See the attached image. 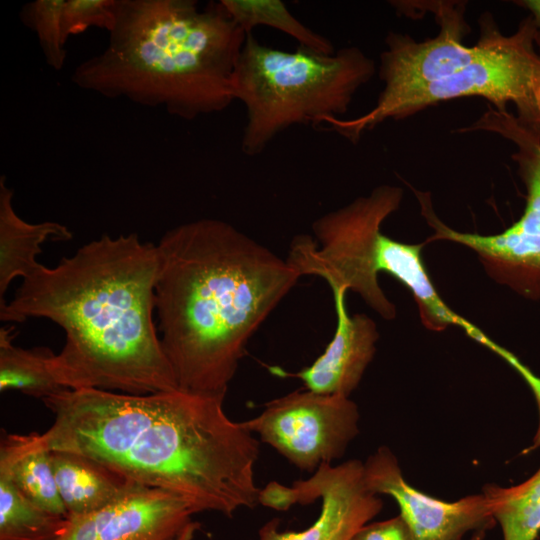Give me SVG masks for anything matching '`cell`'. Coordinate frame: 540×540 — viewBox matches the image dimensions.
I'll use <instances>...</instances> for the list:
<instances>
[{
    "label": "cell",
    "instance_id": "cell-1",
    "mask_svg": "<svg viewBox=\"0 0 540 540\" xmlns=\"http://www.w3.org/2000/svg\"><path fill=\"white\" fill-rule=\"evenodd\" d=\"M53 413L39 434L48 450L92 458L130 480L186 500L195 513L231 517L259 503V443L221 398L180 389L135 395L67 389L42 400Z\"/></svg>",
    "mask_w": 540,
    "mask_h": 540
},
{
    "label": "cell",
    "instance_id": "cell-2",
    "mask_svg": "<svg viewBox=\"0 0 540 540\" xmlns=\"http://www.w3.org/2000/svg\"><path fill=\"white\" fill-rule=\"evenodd\" d=\"M157 244L103 235L22 280L2 321L46 318L65 343L52 367L66 389L143 395L177 390L154 321Z\"/></svg>",
    "mask_w": 540,
    "mask_h": 540
},
{
    "label": "cell",
    "instance_id": "cell-3",
    "mask_svg": "<svg viewBox=\"0 0 540 540\" xmlns=\"http://www.w3.org/2000/svg\"><path fill=\"white\" fill-rule=\"evenodd\" d=\"M157 248L158 332L178 388L224 399L248 341L300 275L219 219L171 228Z\"/></svg>",
    "mask_w": 540,
    "mask_h": 540
},
{
    "label": "cell",
    "instance_id": "cell-4",
    "mask_svg": "<svg viewBox=\"0 0 540 540\" xmlns=\"http://www.w3.org/2000/svg\"><path fill=\"white\" fill-rule=\"evenodd\" d=\"M247 34L219 1L116 0L106 48L71 81L191 121L234 101L232 77Z\"/></svg>",
    "mask_w": 540,
    "mask_h": 540
},
{
    "label": "cell",
    "instance_id": "cell-5",
    "mask_svg": "<svg viewBox=\"0 0 540 540\" xmlns=\"http://www.w3.org/2000/svg\"><path fill=\"white\" fill-rule=\"evenodd\" d=\"M374 73V61L357 47L330 55L301 46L284 51L248 34L232 77L233 98L246 111L242 152L262 153L291 126L340 118Z\"/></svg>",
    "mask_w": 540,
    "mask_h": 540
},
{
    "label": "cell",
    "instance_id": "cell-6",
    "mask_svg": "<svg viewBox=\"0 0 540 540\" xmlns=\"http://www.w3.org/2000/svg\"><path fill=\"white\" fill-rule=\"evenodd\" d=\"M482 23L476 52L460 69L410 91L381 110H369L352 119H332L331 129L356 141L364 131L387 119H402L439 102L479 96L499 112L507 111V104L512 103L518 121L540 133V52L536 51L537 28L532 16L511 35H503L491 19Z\"/></svg>",
    "mask_w": 540,
    "mask_h": 540
},
{
    "label": "cell",
    "instance_id": "cell-7",
    "mask_svg": "<svg viewBox=\"0 0 540 540\" xmlns=\"http://www.w3.org/2000/svg\"><path fill=\"white\" fill-rule=\"evenodd\" d=\"M497 132L517 146L513 158L526 187L522 216L495 235L454 230L436 215L428 192L414 190L421 213L434 234L424 243L445 240L473 250L488 276L518 295L540 300V133L521 124L507 111L490 108L473 127Z\"/></svg>",
    "mask_w": 540,
    "mask_h": 540
},
{
    "label": "cell",
    "instance_id": "cell-8",
    "mask_svg": "<svg viewBox=\"0 0 540 540\" xmlns=\"http://www.w3.org/2000/svg\"><path fill=\"white\" fill-rule=\"evenodd\" d=\"M401 188L381 185L312 223V237L302 239L293 252V264L301 276L316 275L331 290H351L382 318L394 319L395 305L381 289L378 277L365 264L370 242L381 232L384 220L402 201Z\"/></svg>",
    "mask_w": 540,
    "mask_h": 540
},
{
    "label": "cell",
    "instance_id": "cell-9",
    "mask_svg": "<svg viewBox=\"0 0 540 540\" xmlns=\"http://www.w3.org/2000/svg\"><path fill=\"white\" fill-rule=\"evenodd\" d=\"M359 418L349 397L306 389L269 401L242 423L293 465L312 472L343 456L359 433Z\"/></svg>",
    "mask_w": 540,
    "mask_h": 540
},
{
    "label": "cell",
    "instance_id": "cell-10",
    "mask_svg": "<svg viewBox=\"0 0 540 540\" xmlns=\"http://www.w3.org/2000/svg\"><path fill=\"white\" fill-rule=\"evenodd\" d=\"M317 498L321 499L320 515L309 528L281 532L277 522L271 521L260 529L259 540H351L383 507L378 494L368 487L364 463L359 460L323 464L310 478L290 487L272 482L261 490L259 503L286 510Z\"/></svg>",
    "mask_w": 540,
    "mask_h": 540
},
{
    "label": "cell",
    "instance_id": "cell-11",
    "mask_svg": "<svg viewBox=\"0 0 540 540\" xmlns=\"http://www.w3.org/2000/svg\"><path fill=\"white\" fill-rule=\"evenodd\" d=\"M364 474L374 493L389 495L397 502L415 540H462L470 532L487 531L496 524L483 493L447 502L411 486L388 447H379L368 457Z\"/></svg>",
    "mask_w": 540,
    "mask_h": 540
},
{
    "label": "cell",
    "instance_id": "cell-12",
    "mask_svg": "<svg viewBox=\"0 0 540 540\" xmlns=\"http://www.w3.org/2000/svg\"><path fill=\"white\" fill-rule=\"evenodd\" d=\"M193 514L183 498L140 485L100 510L68 517L56 540H178Z\"/></svg>",
    "mask_w": 540,
    "mask_h": 540
},
{
    "label": "cell",
    "instance_id": "cell-13",
    "mask_svg": "<svg viewBox=\"0 0 540 540\" xmlns=\"http://www.w3.org/2000/svg\"><path fill=\"white\" fill-rule=\"evenodd\" d=\"M336 330L324 353L297 373H286L304 382L306 389L321 394L349 397L359 385L376 352V323L365 314L349 315L347 291L332 289Z\"/></svg>",
    "mask_w": 540,
    "mask_h": 540
},
{
    "label": "cell",
    "instance_id": "cell-14",
    "mask_svg": "<svg viewBox=\"0 0 540 540\" xmlns=\"http://www.w3.org/2000/svg\"><path fill=\"white\" fill-rule=\"evenodd\" d=\"M424 245L402 243L382 234L373 251V267L378 274L389 273L411 291L418 305L421 322L427 329L440 332L449 326H457L470 338L502 356L505 352L503 347L457 314L440 297L421 257Z\"/></svg>",
    "mask_w": 540,
    "mask_h": 540
},
{
    "label": "cell",
    "instance_id": "cell-15",
    "mask_svg": "<svg viewBox=\"0 0 540 540\" xmlns=\"http://www.w3.org/2000/svg\"><path fill=\"white\" fill-rule=\"evenodd\" d=\"M51 461L68 517L100 510L140 486L112 468L77 453L51 450Z\"/></svg>",
    "mask_w": 540,
    "mask_h": 540
},
{
    "label": "cell",
    "instance_id": "cell-16",
    "mask_svg": "<svg viewBox=\"0 0 540 540\" xmlns=\"http://www.w3.org/2000/svg\"><path fill=\"white\" fill-rule=\"evenodd\" d=\"M13 189L6 184L4 175L0 178V310L7 302L5 295L10 283L18 277L22 279L32 274L41 263V245L46 240L67 241L72 239L71 231L64 225L45 221L29 223L16 213L13 206Z\"/></svg>",
    "mask_w": 540,
    "mask_h": 540
},
{
    "label": "cell",
    "instance_id": "cell-17",
    "mask_svg": "<svg viewBox=\"0 0 540 540\" xmlns=\"http://www.w3.org/2000/svg\"><path fill=\"white\" fill-rule=\"evenodd\" d=\"M0 474L38 507L68 518L57 489L51 451L38 433L8 434L1 441Z\"/></svg>",
    "mask_w": 540,
    "mask_h": 540
},
{
    "label": "cell",
    "instance_id": "cell-18",
    "mask_svg": "<svg viewBox=\"0 0 540 540\" xmlns=\"http://www.w3.org/2000/svg\"><path fill=\"white\" fill-rule=\"evenodd\" d=\"M13 327L0 329V390L19 391L41 400L67 390L53 367L54 353L45 347L25 349L13 344Z\"/></svg>",
    "mask_w": 540,
    "mask_h": 540
},
{
    "label": "cell",
    "instance_id": "cell-19",
    "mask_svg": "<svg viewBox=\"0 0 540 540\" xmlns=\"http://www.w3.org/2000/svg\"><path fill=\"white\" fill-rule=\"evenodd\" d=\"M503 540H535L540 532V468L516 486L487 485L482 492Z\"/></svg>",
    "mask_w": 540,
    "mask_h": 540
},
{
    "label": "cell",
    "instance_id": "cell-20",
    "mask_svg": "<svg viewBox=\"0 0 540 540\" xmlns=\"http://www.w3.org/2000/svg\"><path fill=\"white\" fill-rule=\"evenodd\" d=\"M231 19L248 35L257 26H268L294 38L299 46L330 55L336 50L325 36L305 26L280 0H220Z\"/></svg>",
    "mask_w": 540,
    "mask_h": 540
},
{
    "label": "cell",
    "instance_id": "cell-21",
    "mask_svg": "<svg viewBox=\"0 0 540 540\" xmlns=\"http://www.w3.org/2000/svg\"><path fill=\"white\" fill-rule=\"evenodd\" d=\"M67 523V517L38 507L0 474V540H56Z\"/></svg>",
    "mask_w": 540,
    "mask_h": 540
},
{
    "label": "cell",
    "instance_id": "cell-22",
    "mask_svg": "<svg viewBox=\"0 0 540 540\" xmlns=\"http://www.w3.org/2000/svg\"><path fill=\"white\" fill-rule=\"evenodd\" d=\"M66 0H34L22 6L21 22L32 30L39 41L46 63L54 70H61L66 59V38L62 16Z\"/></svg>",
    "mask_w": 540,
    "mask_h": 540
},
{
    "label": "cell",
    "instance_id": "cell-23",
    "mask_svg": "<svg viewBox=\"0 0 540 540\" xmlns=\"http://www.w3.org/2000/svg\"><path fill=\"white\" fill-rule=\"evenodd\" d=\"M116 0H66L62 26L66 40L89 27L111 31L115 22Z\"/></svg>",
    "mask_w": 540,
    "mask_h": 540
},
{
    "label": "cell",
    "instance_id": "cell-24",
    "mask_svg": "<svg viewBox=\"0 0 540 540\" xmlns=\"http://www.w3.org/2000/svg\"><path fill=\"white\" fill-rule=\"evenodd\" d=\"M351 540H415L411 530L399 515L363 526Z\"/></svg>",
    "mask_w": 540,
    "mask_h": 540
},
{
    "label": "cell",
    "instance_id": "cell-25",
    "mask_svg": "<svg viewBox=\"0 0 540 540\" xmlns=\"http://www.w3.org/2000/svg\"><path fill=\"white\" fill-rule=\"evenodd\" d=\"M526 6L533 12V20L537 28L536 44L540 50V1H527Z\"/></svg>",
    "mask_w": 540,
    "mask_h": 540
},
{
    "label": "cell",
    "instance_id": "cell-26",
    "mask_svg": "<svg viewBox=\"0 0 540 540\" xmlns=\"http://www.w3.org/2000/svg\"><path fill=\"white\" fill-rule=\"evenodd\" d=\"M199 524L197 522H192L181 534V536L178 538V540H193L194 534L196 530L198 529Z\"/></svg>",
    "mask_w": 540,
    "mask_h": 540
},
{
    "label": "cell",
    "instance_id": "cell-27",
    "mask_svg": "<svg viewBox=\"0 0 540 540\" xmlns=\"http://www.w3.org/2000/svg\"><path fill=\"white\" fill-rule=\"evenodd\" d=\"M485 530H480L472 533V537L469 540H484L485 539Z\"/></svg>",
    "mask_w": 540,
    "mask_h": 540
}]
</instances>
